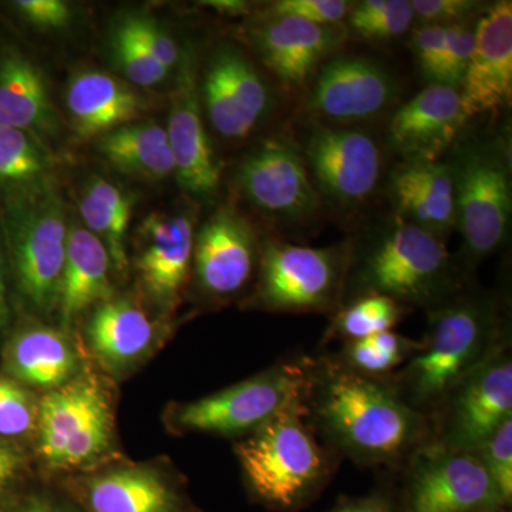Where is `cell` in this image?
<instances>
[{
	"label": "cell",
	"mask_w": 512,
	"mask_h": 512,
	"mask_svg": "<svg viewBox=\"0 0 512 512\" xmlns=\"http://www.w3.org/2000/svg\"><path fill=\"white\" fill-rule=\"evenodd\" d=\"M303 404L322 443L357 466L402 468L431 440L429 417L404 402L392 380L357 375L333 355L306 360Z\"/></svg>",
	"instance_id": "6da1fadb"
},
{
	"label": "cell",
	"mask_w": 512,
	"mask_h": 512,
	"mask_svg": "<svg viewBox=\"0 0 512 512\" xmlns=\"http://www.w3.org/2000/svg\"><path fill=\"white\" fill-rule=\"evenodd\" d=\"M420 343L419 352L390 380L404 402L430 419L454 387L510 345L507 315L493 293L468 286L427 311Z\"/></svg>",
	"instance_id": "7a4b0ae2"
},
{
	"label": "cell",
	"mask_w": 512,
	"mask_h": 512,
	"mask_svg": "<svg viewBox=\"0 0 512 512\" xmlns=\"http://www.w3.org/2000/svg\"><path fill=\"white\" fill-rule=\"evenodd\" d=\"M467 288V275L444 239L397 217L372 241L352 244L343 303L383 295L427 312Z\"/></svg>",
	"instance_id": "3957f363"
},
{
	"label": "cell",
	"mask_w": 512,
	"mask_h": 512,
	"mask_svg": "<svg viewBox=\"0 0 512 512\" xmlns=\"http://www.w3.org/2000/svg\"><path fill=\"white\" fill-rule=\"evenodd\" d=\"M32 451L42 478L49 481L123 460L114 380L90 363L66 386L40 394Z\"/></svg>",
	"instance_id": "277c9868"
},
{
	"label": "cell",
	"mask_w": 512,
	"mask_h": 512,
	"mask_svg": "<svg viewBox=\"0 0 512 512\" xmlns=\"http://www.w3.org/2000/svg\"><path fill=\"white\" fill-rule=\"evenodd\" d=\"M234 451L249 493L276 510L308 503L340 463L308 423L303 396L235 441Z\"/></svg>",
	"instance_id": "5b68a950"
},
{
	"label": "cell",
	"mask_w": 512,
	"mask_h": 512,
	"mask_svg": "<svg viewBox=\"0 0 512 512\" xmlns=\"http://www.w3.org/2000/svg\"><path fill=\"white\" fill-rule=\"evenodd\" d=\"M2 225L16 291L30 311L52 316L59 306L69 235L53 181L5 200Z\"/></svg>",
	"instance_id": "8992f818"
},
{
	"label": "cell",
	"mask_w": 512,
	"mask_h": 512,
	"mask_svg": "<svg viewBox=\"0 0 512 512\" xmlns=\"http://www.w3.org/2000/svg\"><path fill=\"white\" fill-rule=\"evenodd\" d=\"M306 360L308 357L278 362L220 392L171 404L165 410V426L174 434L200 433L235 441L242 439L303 396Z\"/></svg>",
	"instance_id": "52a82bcc"
},
{
	"label": "cell",
	"mask_w": 512,
	"mask_h": 512,
	"mask_svg": "<svg viewBox=\"0 0 512 512\" xmlns=\"http://www.w3.org/2000/svg\"><path fill=\"white\" fill-rule=\"evenodd\" d=\"M352 242L326 248L268 239L251 303L279 313L335 315L343 305Z\"/></svg>",
	"instance_id": "ba28073f"
},
{
	"label": "cell",
	"mask_w": 512,
	"mask_h": 512,
	"mask_svg": "<svg viewBox=\"0 0 512 512\" xmlns=\"http://www.w3.org/2000/svg\"><path fill=\"white\" fill-rule=\"evenodd\" d=\"M448 167L467 272L495 254L507 239L512 212L510 161L503 148L470 141L457 148Z\"/></svg>",
	"instance_id": "9c48e42d"
},
{
	"label": "cell",
	"mask_w": 512,
	"mask_h": 512,
	"mask_svg": "<svg viewBox=\"0 0 512 512\" xmlns=\"http://www.w3.org/2000/svg\"><path fill=\"white\" fill-rule=\"evenodd\" d=\"M55 483L86 512H202L192 503L185 478L163 460L123 458Z\"/></svg>",
	"instance_id": "30bf717a"
},
{
	"label": "cell",
	"mask_w": 512,
	"mask_h": 512,
	"mask_svg": "<svg viewBox=\"0 0 512 512\" xmlns=\"http://www.w3.org/2000/svg\"><path fill=\"white\" fill-rule=\"evenodd\" d=\"M406 512H476L507 507L480 460L436 441L420 447L402 467Z\"/></svg>",
	"instance_id": "8fae6325"
},
{
	"label": "cell",
	"mask_w": 512,
	"mask_h": 512,
	"mask_svg": "<svg viewBox=\"0 0 512 512\" xmlns=\"http://www.w3.org/2000/svg\"><path fill=\"white\" fill-rule=\"evenodd\" d=\"M510 419L512 357L507 345L448 393L430 417L431 440L473 453Z\"/></svg>",
	"instance_id": "7c38bea8"
},
{
	"label": "cell",
	"mask_w": 512,
	"mask_h": 512,
	"mask_svg": "<svg viewBox=\"0 0 512 512\" xmlns=\"http://www.w3.org/2000/svg\"><path fill=\"white\" fill-rule=\"evenodd\" d=\"M238 184L255 208L288 225L312 221L322 210L305 158L282 138L266 140L249 153L239 167Z\"/></svg>",
	"instance_id": "4fadbf2b"
},
{
	"label": "cell",
	"mask_w": 512,
	"mask_h": 512,
	"mask_svg": "<svg viewBox=\"0 0 512 512\" xmlns=\"http://www.w3.org/2000/svg\"><path fill=\"white\" fill-rule=\"evenodd\" d=\"M303 158L319 194L343 207L365 202L382 177L383 156L375 138L355 128L319 127Z\"/></svg>",
	"instance_id": "5bb4252c"
},
{
	"label": "cell",
	"mask_w": 512,
	"mask_h": 512,
	"mask_svg": "<svg viewBox=\"0 0 512 512\" xmlns=\"http://www.w3.org/2000/svg\"><path fill=\"white\" fill-rule=\"evenodd\" d=\"M164 329L140 303L113 296L93 309L79 340L87 359L114 380L136 372L161 348Z\"/></svg>",
	"instance_id": "9a60e30c"
},
{
	"label": "cell",
	"mask_w": 512,
	"mask_h": 512,
	"mask_svg": "<svg viewBox=\"0 0 512 512\" xmlns=\"http://www.w3.org/2000/svg\"><path fill=\"white\" fill-rule=\"evenodd\" d=\"M194 224L188 215L153 214L138 229L134 271L151 305L170 315L180 305L194 258Z\"/></svg>",
	"instance_id": "2e32d148"
},
{
	"label": "cell",
	"mask_w": 512,
	"mask_h": 512,
	"mask_svg": "<svg viewBox=\"0 0 512 512\" xmlns=\"http://www.w3.org/2000/svg\"><path fill=\"white\" fill-rule=\"evenodd\" d=\"M261 248L248 221L222 207L195 235L192 271L208 298L224 301L247 288L258 271Z\"/></svg>",
	"instance_id": "e0dca14e"
},
{
	"label": "cell",
	"mask_w": 512,
	"mask_h": 512,
	"mask_svg": "<svg viewBox=\"0 0 512 512\" xmlns=\"http://www.w3.org/2000/svg\"><path fill=\"white\" fill-rule=\"evenodd\" d=\"M202 97L211 126L220 136L247 138L261 123L272 96L252 63L234 47L215 50L205 70Z\"/></svg>",
	"instance_id": "ac0fdd59"
},
{
	"label": "cell",
	"mask_w": 512,
	"mask_h": 512,
	"mask_svg": "<svg viewBox=\"0 0 512 512\" xmlns=\"http://www.w3.org/2000/svg\"><path fill=\"white\" fill-rule=\"evenodd\" d=\"M396 82L379 63L360 56H339L320 69L308 109L339 126L379 116L393 103Z\"/></svg>",
	"instance_id": "d6986e66"
},
{
	"label": "cell",
	"mask_w": 512,
	"mask_h": 512,
	"mask_svg": "<svg viewBox=\"0 0 512 512\" xmlns=\"http://www.w3.org/2000/svg\"><path fill=\"white\" fill-rule=\"evenodd\" d=\"M177 87L168 116V144L174 174L181 188L194 197H211L221 180V163L215 156L202 120L197 72L191 55L181 56Z\"/></svg>",
	"instance_id": "ffe728a7"
},
{
	"label": "cell",
	"mask_w": 512,
	"mask_h": 512,
	"mask_svg": "<svg viewBox=\"0 0 512 512\" xmlns=\"http://www.w3.org/2000/svg\"><path fill=\"white\" fill-rule=\"evenodd\" d=\"M0 359L2 373L39 394L66 386L92 363L73 332L37 320L10 333Z\"/></svg>",
	"instance_id": "44dd1931"
},
{
	"label": "cell",
	"mask_w": 512,
	"mask_h": 512,
	"mask_svg": "<svg viewBox=\"0 0 512 512\" xmlns=\"http://www.w3.org/2000/svg\"><path fill=\"white\" fill-rule=\"evenodd\" d=\"M461 100L468 119L497 113L512 97V3H494L476 22V45L463 84Z\"/></svg>",
	"instance_id": "7402d4cb"
},
{
	"label": "cell",
	"mask_w": 512,
	"mask_h": 512,
	"mask_svg": "<svg viewBox=\"0 0 512 512\" xmlns=\"http://www.w3.org/2000/svg\"><path fill=\"white\" fill-rule=\"evenodd\" d=\"M467 120L460 90L430 84L393 114L390 143L404 161L436 163L456 143Z\"/></svg>",
	"instance_id": "603a6c76"
},
{
	"label": "cell",
	"mask_w": 512,
	"mask_h": 512,
	"mask_svg": "<svg viewBox=\"0 0 512 512\" xmlns=\"http://www.w3.org/2000/svg\"><path fill=\"white\" fill-rule=\"evenodd\" d=\"M266 67L289 86H302L340 45L336 26L315 25L295 18H266L252 32Z\"/></svg>",
	"instance_id": "cb8c5ba5"
},
{
	"label": "cell",
	"mask_w": 512,
	"mask_h": 512,
	"mask_svg": "<svg viewBox=\"0 0 512 512\" xmlns=\"http://www.w3.org/2000/svg\"><path fill=\"white\" fill-rule=\"evenodd\" d=\"M109 251L86 227L69 228L60 285V328L73 332L80 316L113 298Z\"/></svg>",
	"instance_id": "d4e9b609"
},
{
	"label": "cell",
	"mask_w": 512,
	"mask_h": 512,
	"mask_svg": "<svg viewBox=\"0 0 512 512\" xmlns=\"http://www.w3.org/2000/svg\"><path fill=\"white\" fill-rule=\"evenodd\" d=\"M397 217L443 238L456 227L453 177L447 164L404 161L390 178Z\"/></svg>",
	"instance_id": "484cf974"
},
{
	"label": "cell",
	"mask_w": 512,
	"mask_h": 512,
	"mask_svg": "<svg viewBox=\"0 0 512 512\" xmlns=\"http://www.w3.org/2000/svg\"><path fill=\"white\" fill-rule=\"evenodd\" d=\"M67 110L82 137H101L136 123L143 101L127 84L110 74L90 70L74 76L66 93Z\"/></svg>",
	"instance_id": "4316f807"
},
{
	"label": "cell",
	"mask_w": 512,
	"mask_h": 512,
	"mask_svg": "<svg viewBox=\"0 0 512 512\" xmlns=\"http://www.w3.org/2000/svg\"><path fill=\"white\" fill-rule=\"evenodd\" d=\"M56 113L45 77L16 49L0 55V127L18 128L42 138L56 131Z\"/></svg>",
	"instance_id": "83f0119b"
},
{
	"label": "cell",
	"mask_w": 512,
	"mask_h": 512,
	"mask_svg": "<svg viewBox=\"0 0 512 512\" xmlns=\"http://www.w3.org/2000/svg\"><path fill=\"white\" fill-rule=\"evenodd\" d=\"M99 150L123 173L163 180L174 174L167 131L151 121L126 124L99 137Z\"/></svg>",
	"instance_id": "f1b7e54d"
},
{
	"label": "cell",
	"mask_w": 512,
	"mask_h": 512,
	"mask_svg": "<svg viewBox=\"0 0 512 512\" xmlns=\"http://www.w3.org/2000/svg\"><path fill=\"white\" fill-rule=\"evenodd\" d=\"M79 210L90 232L109 251L116 274L128 268L127 231L133 214V200L126 191L103 178L94 177L84 187Z\"/></svg>",
	"instance_id": "f546056e"
},
{
	"label": "cell",
	"mask_w": 512,
	"mask_h": 512,
	"mask_svg": "<svg viewBox=\"0 0 512 512\" xmlns=\"http://www.w3.org/2000/svg\"><path fill=\"white\" fill-rule=\"evenodd\" d=\"M53 160L42 138L0 127V194L3 200L52 183Z\"/></svg>",
	"instance_id": "4dcf8cb0"
},
{
	"label": "cell",
	"mask_w": 512,
	"mask_h": 512,
	"mask_svg": "<svg viewBox=\"0 0 512 512\" xmlns=\"http://www.w3.org/2000/svg\"><path fill=\"white\" fill-rule=\"evenodd\" d=\"M420 348V340L387 330L370 338L342 343V349L333 356L350 372L370 379L389 380Z\"/></svg>",
	"instance_id": "1f68e13d"
},
{
	"label": "cell",
	"mask_w": 512,
	"mask_h": 512,
	"mask_svg": "<svg viewBox=\"0 0 512 512\" xmlns=\"http://www.w3.org/2000/svg\"><path fill=\"white\" fill-rule=\"evenodd\" d=\"M412 309L389 296L365 295L343 303L332 315L323 343L352 342L393 330Z\"/></svg>",
	"instance_id": "d6a6232c"
},
{
	"label": "cell",
	"mask_w": 512,
	"mask_h": 512,
	"mask_svg": "<svg viewBox=\"0 0 512 512\" xmlns=\"http://www.w3.org/2000/svg\"><path fill=\"white\" fill-rule=\"evenodd\" d=\"M40 394L0 372V439L32 447Z\"/></svg>",
	"instance_id": "836d02e7"
},
{
	"label": "cell",
	"mask_w": 512,
	"mask_h": 512,
	"mask_svg": "<svg viewBox=\"0 0 512 512\" xmlns=\"http://www.w3.org/2000/svg\"><path fill=\"white\" fill-rule=\"evenodd\" d=\"M414 13L407 0H363L350 9V29L367 40H392L412 28Z\"/></svg>",
	"instance_id": "e575fe53"
},
{
	"label": "cell",
	"mask_w": 512,
	"mask_h": 512,
	"mask_svg": "<svg viewBox=\"0 0 512 512\" xmlns=\"http://www.w3.org/2000/svg\"><path fill=\"white\" fill-rule=\"evenodd\" d=\"M110 46L114 62L127 79L137 86H156L170 74L138 43L123 20L114 28Z\"/></svg>",
	"instance_id": "d590c367"
},
{
	"label": "cell",
	"mask_w": 512,
	"mask_h": 512,
	"mask_svg": "<svg viewBox=\"0 0 512 512\" xmlns=\"http://www.w3.org/2000/svg\"><path fill=\"white\" fill-rule=\"evenodd\" d=\"M483 464L504 504L512 500V419L505 421L473 451Z\"/></svg>",
	"instance_id": "8d00e7d4"
},
{
	"label": "cell",
	"mask_w": 512,
	"mask_h": 512,
	"mask_svg": "<svg viewBox=\"0 0 512 512\" xmlns=\"http://www.w3.org/2000/svg\"><path fill=\"white\" fill-rule=\"evenodd\" d=\"M474 45H476V23L471 22V19L446 26L439 84H446L460 90L473 56Z\"/></svg>",
	"instance_id": "74e56055"
},
{
	"label": "cell",
	"mask_w": 512,
	"mask_h": 512,
	"mask_svg": "<svg viewBox=\"0 0 512 512\" xmlns=\"http://www.w3.org/2000/svg\"><path fill=\"white\" fill-rule=\"evenodd\" d=\"M30 464L28 450L0 439V512L36 480Z\"/></svg>",
	"instance_id": "f35d334b"
},
{
	"label": "cell",
	"mask_w": 512,
	"mask_h": 512,
	"mask_svg": "<svg viewBox=\"0 0 512 512\" xmlns=\"http://www.w3.org/2000/svg\"><path fill=\"white\" fill-rule=\"evenodd\" d=\"M2 512H86L55 481L36 478Z\"/></svg>",
	"instance_id": "ab89813d"
},
{
	"label": "cell",
	"mask_w": 512,
	"mask_h": 512,
	"mask_svg": "<svg viewBox=\"0 0 512 512\" xmlns=\"http://www.w3.org/2000/svg\"><path fill=\"white\" fill-rule=\"evenodd\" d=\"M345 0H278L266 10V18H295L322 26H336L350 12Z\"/></svg>",
	"instance_id": "60d3db41"
},
{
	"label": "cell",
	"mask_w": 512,
	"mask_h": 512,
	"mask_svg": "<svg viewBox=\"0 0 512 512\" xmlns=\"http://www.w3.org/2000/svg\"><path fill=\"white\" fill-rule=\"evenodd\" d=\"M141 46L168 72L180 64L181 52L173 37L150 16L128 15L123 19Z\"/></svg>",
	"instance_id": "b9f144b4"
},
{
	"label": "cell",
	"mask_w": 512,
	"mask_h": 512,
	"mask_svg": "<svg viewBox=\"0 0 512 512\" xmlns=\"http://www.w3.org/2000/svg\"><path fill=\"white\" fill-rule=\"evenodd\" d=\"M444 39L446 26L441 25H421L413 30L410 37V49L416 57L417 66L430 84L440 83Z\"/></svg>",
	"instance_id": "7bdbcfd3"
},
{
	"label": "cell",
	"mask_w": 512,
	"mask_h": 512,
	"mask_svg": "<svg viewBox=\"0 0 512 512\" xmlns=\"http://www.w3.org/2000/svg\"><path fill=\"white\" fill-rule=\"evenodd\" d=\"M414 19L423 25L448 26L466 22L483 9V3L474 0H412Z\"/></svg>",
	"instance_id": "ee69618b"
},
{
	"label": "cell",
	"mask_w": 512,
	"mask_h": 512,
	"mask_svg": "<svg viewBox=\"0 0 512 512\" xmlns=\"http://www.w3.org/2000/svg\"><path fill=\"white\" fill-rule=\"evenodd\" d=\"M15 5L23 18L39 28H62L70 20L69 5L60 0H20Z\"/></svg>",
	"instance_id": "f6af8a7d"
},
{
	"label": "cell",
	"mask_w": 512,
	"mask_h": 512,
	"mask_svg": "<svg viewBox=\"0 0 512 512\" xmlns=\"http://www.w3.org/2000/svg\"><path fill=\"white\" fill-rule=\"evenodd\" d=\"M333 512H393L392 504L382 494L348 501Z\"/></svg>",
	"instance_id": "bcb514c9"
},
{
	"label": "cell",
	"mask_w": 512,
	"mask_h": 512,
	"mask_svg": "<svg viewBox=\"0 0 512 512\" xmlns=\"http://www.w3.org/2000/svg\"><path fill=\"white\" fill-rule=\"evenodd\" d=\"M10 323V306L8 285H6L5 259L0 251V332L8 328Z\"/></svg>",
	"instance_id": "7dc6e473"
},
{
	"label": "cell",
	"mask_w": 512,
	"mask_h": 512,
	"mask_svg": "<svg viewBox=\"0 0 512 512\" xmlns=\"http://www.w3.org/2000/svg\"><path fill=\"white\" fill-rule=\"evenodd\" d=\"M208 5L212 8L221 10V12L231 13V15H238V13L247 10V3L244 2H210Z\"/></svg>",
	"instance_id": "c3c4849f"
},
{
	"label": "cell",
	"mask_w": 512,
	"mask_h": 512,
	"mask_svg": "<svg viewBox=\"0 0 512 512\" xmlns=\"http://www.w3.org/2000/svg\"><path fill=\"white\" fill-rule=\"evenodd\" d=\"M498 510H485V511H476V512H497Z\"/></svg>",
	"instance_id": "681fc988"
}]
</instances>
